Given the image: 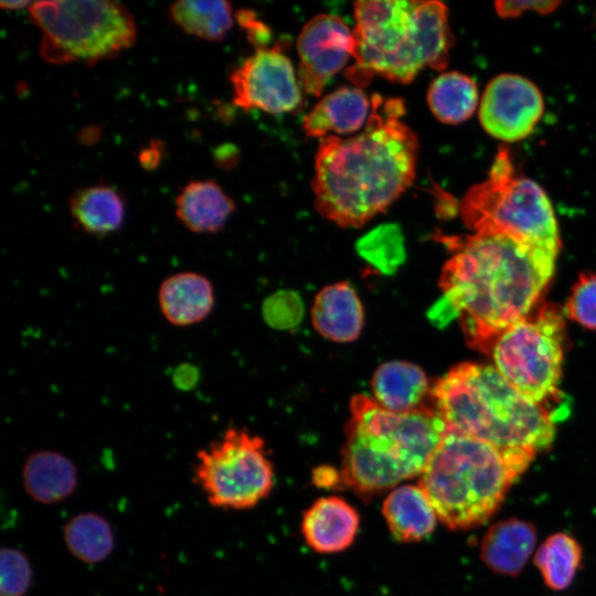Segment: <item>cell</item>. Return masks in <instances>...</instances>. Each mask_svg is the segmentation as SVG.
<instances>
[{
    "label": "cell",
    "instance_id": "31",
    "mask_svg": "<svg viewBox=\"0 0 596 596\" xmlns=\"http://www.w3.org/2000/svg\"><path fill=\"white\" fill-rule=\"evenodd\" d=\"M304 313L301 298L294 291H278L266 299L264 317L277 329H289L299 323Z\"/></svg>",
    "mask_w": 596,
    "mask_h": 596
},
{
    "label": "cell",
    "instance_id": "10",
    "mask_svg": "<svg viewBox=\"0 0 596 596\" xmlns=\"http://www.w3.org/2000/svg\"><path fill=\"white\" fill-rule=\"evenodd\" d=\"M192 480L212 507L246 510L270 494L275 470L263 438L228 427L198 450Z\"/></svg>",
    "mask_w": 596,
    "mask_h": 596
},
{
    "label": "cell",
    "instance_id": "12",
    "mask_svg": "<svg viewBox=\"0 0 596 596\" xmlns=\"http://www.w3.org/2000/svg\"><path fill=\"white\" fill-rule=\"evenodd\" d=\"M544 103L538 87L515 74H501L486 87L479 119L492 137L508 142L529 136L542 117Z\"/></svg>",
    "mask_w": 596,
    "mask_h": 596
},
{
    "label": "cell",
    "instance_id": "36",
    "mask_svg": "<svg viewBox=\"0 0 596 596\" xmlns=\"http://www.w3.org/2000/svg\"><path fill=\"white\" fill-rule=\"evenodd\" d=\"M33 2L30 1H2L0 2V7L3 10H21L24 8H30Z\"/></svg>",
    "mask_w": 596,
    "mask_h": 596
},
{
    "label": "cell",
    "instance_id": "33",
    "mask_svg": "<svg viewBox=\"0 0 596 596\" xmlns=\"http://www.w3.org/2000/svg\"><path fill=\"white\" fill-rule=\"evenodd\" d=\"M235 18L242 28L246 29L248 40L256 45L257 49H262V44L266 43L269 39L267 28L255 19V14L249 10H240Z\"/></svg>",
    "mask_w": 596,
    "mask_h": 596
},
{
    "label": "cell",
    "instance_id": "13",
    "mask_svg": "<svg viewBox=\"0 0 596 596\" xmlns=\"http://www.w3.org/2000/svg\"><path fill=\"white\" fill-rule=\"evenodd\" d=\"M353 31L332 14H318L301 29L297 40L301 87L320 96L329 79L344 68L354 53Z\"/></svg>",
    "mask_w": 596,
    "mask_h": 596
},
{
    "label": "cell",
    "instance_id": "15",
    "mask_svg": "<svg viewBox=\"0 0 596 596\" xmlns=\"http://www.w3.org/2000/svg\"><path fill=\"white\" fill-rule=\"evenodd\" d=\"M163 318L174 327H190L205 320L215 305L211 280L203 274L185 270L166 277L158 289Z\"/></svg>",
    "mask_w": 596,
    "mask_h": 596
},
{
    "label": "cell",
    "instance_id": "14",
    "mask_svg": "<svg viewBox=\"0 0 596 596\" xmlns=\"http://www.w3.org/2000/svg\"><path fill=\"white\" fill-rule=\"evenodd\" d=\"M359 528L358 510L338 496L315 500L302 513L300 524L306 544L319 554L345 551L353 544Z\"/></svg>",
    "mask_w": 596,
    "mask_h": 596
},
{
    "label": "cell",
    "instance_id": "27",
    "mask_svg": "<svg viewBox=\"0 0 596 596\" xmlns=\"http://www.w3.org/2000/svg\"><path fill=\"white\" fill-rule=\"evenodd\" d=\"M583 550L568 533L557 532L546 538L534 554V564L544 583L552 589L567 588L581 566Z\"/></svg>",
    "mask_w": 596,
    "mask_h": 596
},
{
    "label": "cell",
    "instance_id": "1",
    "mask_svg": "<svg viewBox=\"0 0 596 596\" xmlns=\"http://www.w3.org/2000/svg\"><path fill=\"white\" fill-rule=\"evenodd\" d=\"M438 238L450 256L433 318H458L468 345L490 354L499 336L539 305L558 254L499 233Z\"/></svg>",
    "mask_w": 596,
    "mask_h": 596
},
{
    "label": "cell",
    "instance_id": "30",
    "mask_svg": "<svg viewBox=\"0 0 596 596\" xmlns=\"http://www.w3.org/2000/svg\"><path fill=\"white\" fill-rule=\"evenodd\" d=\"M564 312L578 324L596 330V274H583L575 283Z\"/></svg>",
    "mask_w": 596,
    "mask_h": 596
},
{
    "label": "cell",
    "instance_id": "22",
    "mask_svg": "<svg viewBox=\"0 0 596 596\" xmlns=\"http://www.w3.org/2000/svg\"><path fill=\"white\" fill-rule=\"evenodd\" d=\"M22 485L26 494L38 503H57L75 491L76 466L56 450L33 451L23 464Z\"/></svg>",
    "mask_w": 596,
    "mask_h": 596
},
{
    "label": "cell",
    "instance_id": "4",
    "mask_svg": "<svg viewBox=\"0 0 596 596\" xmlns=\"http://www.w3.org/2000/svg\"><path fill=\"white\" fill-rule=\"evenodd\" d=\"M432 406L447 430L503 450H546L555 437L549 407L514 389L493 365L465 362L430 387Z\"/></svg>",
    "mask_w": 596,
    "mask_h": 596
},
{
    "label": "cell",
    "instance_id": "18",
    "mask_svg": "<svg viewBox=\"0 0 596 596\" xmlns=\"http://www.w3.org/2000/svg\"><path fill=\"white\" fill-rule=\"evenodd\" d=\"M382 514L395 540L415 543L429 536L438 517L421 486L403 483L387 492Z\"/></svg>",
    "mask_w": 596,
    "mask_h": 596
},
{
    "label": "cell",
    "instance_id": "34",
    "mask_svg": "<svg viewBox=\"0 0 596 596\" xmlns=\"http://www.w3.org/2000/svg\"><path fill=\"white\" fill-rule=\"evenodd\" d=\"M312 482L321 489H343L340 470L331 466H319L312 471Z\"/></svg>",
    "mask_w": 596,
    "mask_h": 596
},
{
    "label": "cell",
    "instance_id": "35",
    "mask_svg": "<svg viewBox=\"0 0 596 596\" xmlns=\"http://www.w3.org/2000/svg\"><path fill=\"white\" fill-rule=\"evenodd\" d=\"M162 153L163 143L160 140H151L140 150L138 161L143 169L153 170L160 164Z\"/></svg>",
    "mask_w": 596,
    "mask_h": 596
},
{
    "label": "cell",
    "instance_id": "16",
    "mask_svg": "<svg viewBox=\"0 0 596 596\" xmlns=\"http://www.w3.org/2000/svg\"><path fill=\"white\" fill-rule=\"evenodd\" d=\"M315 329L322 337L339 343L356 340L364 323V311L354 288L345 281L322 288L311 308Z\"/></svg>",
    "mask_w": 596,
    "mask_h": 596
},
{
    "label": "cell",
    "instance_id": "20",
    "mask_svg": "<svg viewBox=\"0 0 596 596\" xmlns=\"http://www.w3.org/2000/svg\"><path fill=\"white\" fill-rule=\"evenodd\" d=\"M235 210L234 201L213 180H192L175 198V215L195 234L221 231Z\"/></svg>",
    "mask_w": 596,
    "mask_h": 596
},
{
    "label": "cell",
    "instance_id": "25",
    "mask_svg": "<svg viewBox=\"0 0 596 596\" xmlns=\"http://www.w3.org/2000/svg\"><path fill=\"white\" fill-rule=\"evenodd\" d=\"M169 13L183 32L209 42L223 40L234 24L232 6L224 0H182Z\"/></svg>",
    "mask_w": 596,
    "mask_h": 596
},
{
    "label": "cell",
    "instance_id": "28",
    "mask_svg": "<svg viewBox=\"0 0 596 596\" xmlns=\"http://www.w3.org/2000/svg\"><path fill=\"white\" fill-rule=\"evenodd\" d=\"M356 252L383 274H393L406 257L404 236L396 223L377 225L356 242Z\"/></svg>",
    "mask_w": 596,
    "mask_h": 596
},
{
    "label": "cell",
    "instance_id": "29",
    "mask_svg": "<svg viewBox=\"0 0 596 596\" xmlns=\"http://www.w3.org/2000/svg\"><path fill=\"white\" fill-rule=\"evenodd\" d=\"M0 564V595L23 596L32 582V568L25 554L11 546L2 547Z\"/></svg>",
    "mask_w": 596,
    "mask_h": 596
},
{
    "label": "cell",
    "instance_id": "9",
    "mask_svg": "<svg viewBox=\"0 0 596 596\" xmlns=\"http://www.w3.org/2000/svg\"><path fill=\"white\" fill-rule=\"evenodd\" d=\"M565 341L564 315L553 304H539L496 340L493 366L530 401L550 406L560 390Z\"/></svg>",
    "mask_w": 596,
    "mask_h": 596
},
{
    "label": "cell",
    "instance_id": "3",
    "mask_svg": "<svg viewBox=\"0 0 596 596\" xmlns=\"http://www.w3.org/2000/svg\"><path fill=\"white\" fill-rule=\"evenodd\" d=\"M350 413L339 470L343 489L365 501L419 477L447 433L433 406L397 413L358 394Z\"/></svg>",
    "mask_w": 596,
    "mask_h": 596
},
{
    "label": "cell",
    "instance_id": "32",
    "mask_svg": "<svg viewBox=\"0 0 596 596\" xmlns=\"http://www.w3.org/2000/svg\"><path fill=\"white\" fill-rule=\"evenodd\" d=\"M558 1H497L494 8L502 18L518 17L526 11L546 14L554 11Z\"/></svg>",
    "mask_w": 596,
    "mask_h": 596
},
{
    "label": "cell",
    "instance_id": "8",
    "mask_svg": "<svg viewBox=\"0 0 596 596\" xmlns=\"http://www.w3.org/2000/svg\"><path fill=\"white\" fill-rule=\"evenodd\" d=\"M29 13L41 31L40 55L52 64L92 65L114 58L137 38L131 12L117 1H35Z\"/></svg>",
    "mask_w": 596,
    "mask_h": 596
},
{
    "label": "cell",
    "instance_id": "7",
    "mask_svg": "<svg viewBox=\"0 0 596 596\" xmlns=\"http://www.w3.org/2000/svg\"><path fill=\"white\" fill-rule=\"evenodd\" d=\"M459 213L472 233L504 234L560 252L558 226L549 196L536 182L517 173L505 147L498 150L488 177L465 194Z\"/></svg>",
    "mask_w": 596,
    "mask_h": 596
},
{
    "label": "cell",
    "instance_id": "19",
    "mask_svg": "<svg viewBox=\"0 0 596 596\" xmlns=\"http://www.w3.org/2000/svg\"><path fill=\"white\" fill-rule=\"evenodd\" d=\"M535 543V526L531 522L511 518L488 529L481 541L480 556L492 572L515 576L524 568Z\"/></svg>",
    "mask_w": 596,
    "mask_h": 596
},
{
    "label": "cell",
    "instance_id": "6",
    "mask_svg": "<svg viewBox=\"0 0 596 596\" xmlns=\"http://www.w3.org/2000/svg\"><path fill=\"white\" fill-rule=\"evenodd\" d=\"M536 455L530 450H503L447 430L418 485L445 526L470 530L499 510L512 485Z\"/></svg>",
    "mask_w": 596,
    "mask_h": 596
},
{
    "label": "cell",
    "instance_id": "2",
    "mask_svg": "<svg viewBox=\"0 0 596 596\" xmlns=\"http://www.w3.org/2000/svg\"><path fill=\"white\" fill-rule=\"evenodd\" d=\"M401 98L373 95L364 129L320 139L311 189L319 214L360 227L384 212L415 179L418 141Z\"/></svg>",
    "mask_w": 596,
    "mask_h": 596
},
{
    "label": "cell",
    "instance_id": "21",
    "mask_svg": "<svg viewBox=\"0 0 596 596\" xmlns=\"http://www.w3.org/2000/svg\"><path fill=\"white\" fill-rule=\"evenodd\" d=\"M373 398L384 408L406 413L424 406L429 397L428 379L418 365L387 361L377 366L371 380Z\"/></svg>",
    "mask_w": 596,
    "mask_h": 596
},
{
    "label": "cell",
    "instance_id": "26",
    "mask_svg": "<svg viewBox=\"0 0 596 596\" xmlns=\"http://www.w3.org/2000/svg\"><path fill=\"white\" fill-rule=\"evenodd\" d=\"M63 538L71 554L86 564L104 561L115 546L110 524L94 512H83L71 518L64 525Z\"/></svg>",
    "mask_w": 596,
    "mask_h": 596
},
{
    "label": "cell",
    "instance_id": "11",
    "mask_svg": "<svg viewBox=\"0 0 596 596\" xmlns=\"http://www.w3.org/2000/svg\"><path fill=\"white\" fill-rule=\"evenodd\" d=\"M233 103L244 109L284 114L302 102L301 85L290 60L274 47L257 49L230 75Z\"/></svg>",
    "mask_w": 596,
    "mask_h": 596
},
{
    "label": "cell",
    "instance_id": "5",
    "mask_svg": "<svg viewBox=\"0 0 596 596\" xmlns=\"http://www.w3.org/2000/svg\"><path fill=\"white\" fill-rule=\"evenodd\" d=\"M354 64L347 76L356 87L374 75L407 84L424 67L447 66L453 35L448 8L439 1H356Z\"/></svg>",
    "mask_w": 596,
    "mask_h": 596
},
{
    "label": "cell",
    "instance_id": "24",
    "mask_svg": "<svg viewBox=\"0 0 596 596\" xmlns=\"http://www.w3.org/2000/svg\"><path fill=\"white\" fill-rule=\"evenodd\" d=\"M478 102L473 79L455 71L438 75L427 92V103L433 115L444 124L467 120L475 113Z\"/></svg>",
    "mask_w": 596,
    "mask_h": 596
},
{
    "label": "cell",
    "instance_id": "17",
    "mask_svg": "<svg viewBox=\"0 0 596 596\" xmlns=\"http://www.w3.org/2000/svg\"><path fill=\"white\" fill-rule=\"evenodd\" d=\"M371 113V99L356 86L340 87L328 94L304 118L307 136L324 138L329 132L349 135L365 126Z\"/></svg>",
    "mask_w": 596,
    "mask_h": 596
},
{
    "label": "cell",
    "instance_id": "23",
    "mask_svg": "<svg viewBox=\"0 0 596 596\" xmlns=\"http://www.w3.org/2000/svg\"><path fill=\"white\" fill-rule=\"evenodd\" d=\"M70 213L82 232L105 237L123 226L126 203L114 187L95 184L78 189L72 194Z\"/></svg>",
    "mask_w": 596,
    "mask_h": 596
}]
</instances>
